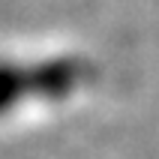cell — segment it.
Masks as SVG:
<instances>
[{"label": "cell", "mask_w": 159, "mask_h": 159, "mask_svg": "<svg viewBox=\"0 0 159 159\" xmlns=\"http://www.w3.org/2000/svg\"><path fill=\"white\" fill-rule=\"evenodd\" d=\"M90 81V63L66 54L39 63L0 60V117L21 108L24 99H69Z\"/></svg>", "instance_id": "cell-1"}]
</instances>
